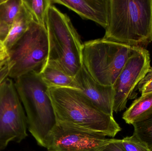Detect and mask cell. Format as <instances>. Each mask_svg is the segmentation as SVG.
Masks as SVG:
<instances>
[{
    "label": "cell",
    "mask_w": 152,
    "mask_h": 151,
    "mask_svg": "<svg viewBox=\"0 0 152 151\" xmlns=\"http://www.w3.org/2000/svg\"><path fill=\"white\" fill-rule=\"evenodd\" d=\"M33 21L32 17L23 4L12 25L10 27L9 33L3 42L4 49H10L25 34Z\"/></svg>",
    "instance_id": "4fadbf2b"
},
{
    "label": "cell",
    "mask_w": 152,
    "mask_h": 151,
    "mask_svg": "<svg viewBox=\"0 0 152 151\" xmlns=\"http://www.w3.org/2000/svg\"><path fill=\"white\" fill-rule=\"evenodd\" d=\"M48 92L57 121L70 123L109 137H114L121 131L113 116L101 111L80 90L50 87Z\"/></svg>",
    "instance_id": "7a4b0ae2"
},
{
    "label": "cell",
    "mask_w": 152,
    "mask_h": 151,
    "mask_svg": "<svg viewBox=\"0 0 152 151\" xmlns=\"http://www.w3.org/2000/svg\"><path fill=\"white\" fill-rule=\"evenodd\" d=\"M101 151H126L122 144V140L114 139Z\"/></svg>",
    "instance_id": "ffe728a7"
},
{
    "label": "cell",
    "mask_w": 152,
    "mask_h": 151,
    "mask_svg": "<svg viewBox=\"0 0 152 151\" xmlns=\"http://www.w3.org/2000/svg\"><path fill=\"white\" fill-rule=\"evenodd\" d=\"M133 48L103 38L88 41L82 45V65L96 81L113 86Z\"/></svg>",
    "instance_id": "5b68a950"
},
{
    "label": "cell",
    "mask_w": 152,
    "mask_h": 151,
    "mask_svg": "<svg viewBox=\"0 0 152 151\" xmlns=\"http://www.w3.org/2000/svg\"><path fill=\"white\" fill-rule=\"evenodd\" d=\"M10 71V67L8 63L0 69V84L5 79L9 77Z\"/></svg>",
    "instance_id": "7402d4cb"
},
{
    "label": "cell",
    "mask_w": 152,
    "mask_h": 151,
    "mask_svg": "<svg viewBox=\"0 0 152 151\" xmlns=\"http://www.w3.org/2000/svg\"><path fill=\"white\" fill-rule=\"evenodd\" d=\"M49 41L46 63L75 77L82 65L83 43L68 16L52 5L46 19Z\"/></svg>",
    "instance_id": "277c9868"
},
{
    "label": "cell",
    "mask_w": 152,
    "mask_h": 151,
    "mask_svg": "<svg viewBox=\"0 0 152 151\" xmlns=\"http://www.w3.org/2000/svg\"><path fill=\"white\" fill-rule=\"evenodd\" d=\"M149 51L144 48L134 47L131 56L112 86L113 112L126 108L128 100L133 98V92L151 67Z\"/></svg>",
    "instance_id": "9c48e42d"
},
{
    "label": "cell",
    "mask_w": 152,
    "mask_h": 151,
    "mask_svg": "<svg viewBox=\"0 0 152 151\" xmlns=\"http://www.w3.org/2000/svg\"><path fill=\"white\" fill-rule=\"evenodd\" d=\"M6 52L9 78L15 80L31 72H39L49 56L46 27L32 21L26 32Z\"/></svg>",
    "instance_id": "8992f818"
},
{
    "label": "cell",
    "mask_w": 152,
    "mask_h": 151,
    "mask_svg": "<svg viewBox=\"0 0 152 151\" xmlns=\"http://www.w3.org/2000/svg\"><path fill=\"white\" fill-rule=\"evenodd\" d=\"M39 73L44 82L49 88L66 87L77 89L75 77L68 75L58 68L46 62Z\"/></svg>",
    "instance_id": "7c38bea8"
},
{
    "label": "cell",
    "mask_w": 152,
    "mask_h": 151,
    "mask_svg": "<svg viewBox=\"0 0 152 151\" xmlns=\"http://www.w3.org/2000/svg\"><path fill=\"white\" fill-rule=\"evenodd\" d=\"M77 89L80 90L95 106L108 115L113 116L112 86H104L96 81L82 65L75 76Z\"/></svg>",
    "instance_id": "30bf717a"
},
{
    "label": "cell",
    "mask_w": 152,
    "mask_h": 151,
    "mask_svg": "<svg viewBox=\"0 0 152 151\" xmlns=\"http://www.w3.org/2000/svg\"><path fill=\"white\" fill-rule=\"evenodd\" d=\"M103 38L132 47L152 41V0H110Z\"/></svg>",
    "instance_id": "6da1fadb"
},
{
    "label": "cell",
    "mask_w": 152,
    "mask_h": 151,
    "mask_svg": "<svg viewBox=\"0 0 152 151\" xmlns=\"http://www.w3.org/2000/svg\"><path fill=\"white\" fill-rule=\"evenodd\" d=\"M8 57L6 50L0 51V69H1L8 62Z\"/></svg>",
    "instance_id": "603a6c76"
},
{
    "label": "cell",
    "mask_w": 152,
    "mask_h": 151,
    "mask_svg": "<svg viewBox=\"0 0 152 151\" xmlns=\"http://www.w3.org/2000/svg\"><path fill=\"white\" fill-rule=\"evenodd\" d=\"M3 50H5V49H4V46L3 43L0 41V51H2Z\"/></svg>",
    "instance_id": "cb8c5ba5"
},
{
    "label": "cell",
    "mask_w": 152,
    "mask_h": 151,
    "mask_svg": "<svg viewBox=\"0 0 152 151\" xmlns=\"http://www.w3.org/2000/svg\"><path fill=\"white\" fill-rule=\"evenodd\" d=\"M22 5V0H0V22L10 27Z\"/></svg>",
    "instance_id": "2e32d148"
},
{
    "label": "cell",
    "mask_w": 152,
    "mask_h": 151,
    "mask_svg": "<svg viewBox=\"0 0 152 151\" xmlns=\"http://www.w3.org/2000/svg\"><path fill=\"white\" fill-rule=\"evenodd\" d=\"M133 135L144 143L152 151V114L134 122Z\"/></svg>",
    "instance_id": "e0dca14e"
},
{
    "label": "cell",
    "mask_w": 152,
    "mask_h": 151,
    "mask_svg": "<svg viewBox=\"0 0 152 151\" xmlns=\"http://www.w3.org/2000/svg\"><path fill=\"white\" fill-rule=\"evenodd\" d=\"M23 5L30 13L33 21L46 27V19L52 0H22Z\"/></svg>",
    "instance_id": "9a60e30c"
},
{
    "label": "cell",
    "mask_w": 152,
    "mask_h": 151,
    "mask_svg": "<svg viewBox=\"0 0 152 151\" xmlns=\"http://www.w3.org/2000/svg\"><path fill=\"white\" fill-rule=\"evenodd\" d=\"M27 129L26 116L14 81L8 77L0 84V151L10 142L25 140Z\"/></svg>",
    "instance_id": "52a82bcc"
},
{
    "label": "cell",
    "mask_w": 152,
    "mask_h": 151,
    "mask_svg": "<svg viewBox=\"0 0 152 151\" xmlns=\"http://www.w3.org/2000/svg\"><path fill=\"white\" fill-rule=\"evenodd\" d=\"M122 142L126 151H151L146 144L134 135L123 138Z\"/></svg>",
    "instance_id": "ac0fdd59"
},
{
    "label": "cell",
    "mask_w": 152,
    "mask_h": 151,
    "mask_svg": "<svg viewBox=\"0 0 152 151\" xmlns=\"http://www.w3.org/2000/svg\"><path fill=\"white\" fill-rule=\"evenodd\" d=\"M112 138L67 122L57 121L47 142L50 151H101Z\"/></svg>",
    "instance_id": "ba28073f"
},
{
    "label": "cell",
    "mask_w": 152,
    "mask_h": 151,
    "mask_svg": "<svg viewBox=\"0 0 152 151\" xmlns=\"http://www.w3.org/2000/svg\"></svg>",
    "instance_id": "d4e9b609"
},
{
    "label": "cell",
    "mask_w": 152,
    "mask_h": 151,
    "mask_svg": "<svg viewBox=\"0 0 152 151\" xmlns=\"http://www.w3.org/2000/svg\"><path fill=\"white\" fill-rule=\"evenodd\" d=\"M10 27L4 23L0 22V41L4 42L9 33Z\"/></svg>",
    "instance_id": "44dd1931"
},
{
    "label": "cell",
    "mask_w": 152,
    "mask_h": 151,
    "mask_svg": "<svg viewBox=\"0 0 152 151\" xmlns=\"http://www.w3.org/2000/svg\"><path fill=\"white\" fill-rule=\"evenodd\" d=\"M14 82L25 110L28 129L37 144L46 148L49 135L57 123L49 87L36 72L22 75Z\"/></svg>",
    "instance_id": "3957f363"
},
{
    "label": "cell",
    "mask_w": 152,
    "mask_h": 151,
    "mask_svg": "<svg viewBox=\"0 0 152 151\" xmlns=\"http://www.w3.org/2000/svg\"><path fill=\"white\" fill-rule=\"evenodd\" d=\"M152 114V93L141 96L135 100L124 113L122 118L133 124Z\"/></svg>",
    "instance_id": "5bb4252c"
},
{
    "label": "cell",
    "mask_w": 152,
    "mask_h": 151,
    "mask_svg": "<svg viewBox=\"0 0 152 151\" xmlns=\"http://www.w3.org/2000/svg\"><path fill=\"white\" fill-rule=\"evenodd\" d=\"M66 6L82 18L89 20L105 29L109 24L110 0H52Z\"/></svg>",
    "instance_id": "8fae6325"
},
{
    "label": "cell",
    "mask_w": 152,
    "mask_h": 151,
    "mask_svg": "<svg viewBox=\"0 0 152 151\" xmlns=\"http://www.w3.org/2000/svg\"><path fill=\"white\" fill-rule=\"evenodd\" d=\"M137 87L142 95L152 93V67H150L145 76L138 83Z\"/></svg>",
    "instance_id": "d6986e66"
}]
</instances>
